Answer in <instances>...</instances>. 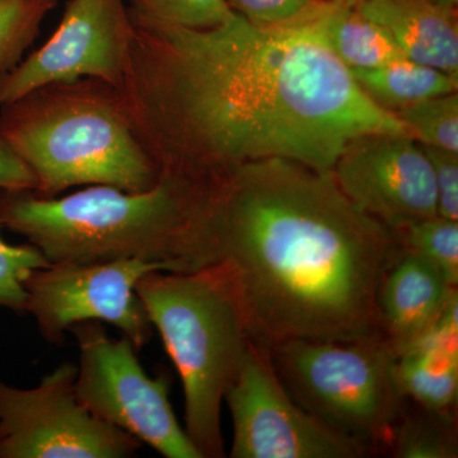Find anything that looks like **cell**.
Here are the masks:
<instances>
[{
  "mask_svg": "<svg viewBox=\"0 0 458 458\" xmlns=\"http://www.w3.org/2000/svg\"><path fill=\"white\" fill-rule=\"evenodd\" d=\"M327 2L278 26L233 13L207 30L128 7L131 42L117 90L157 170L205 179L284 158L327 172L360 135L412 138L331 49L322 26Z\"/></svg>",
  "mask_w": 458,
  "mask_h": 458,
  "instance_id": "obj_1",
  "label": "cell"
},
{
  "mask_svg": "<svg viewBox=\"0 0 458 458\" xmlns=\"http://www.w3.org/2000/svg\"><path fill=\"white\" fill-rule=\"evenodd\" d=\"M205 221L214 264L265 351L381 334L377 292L400 243L333 172L284 158L234 165L214 177Z\"/></svg>",
  "mask_w": 458,
  "mask_h": 458,
  "instance_id": "obj_2",
  "label": "cell"
},
{
  "mask_svg": "<svg viewBox=\"0 0 458 458\" xmlns=\"http://www.w3.org/2000/svg\"><path fill=\"white\" fill-rule=\"evenodd\" d=\"M213 177L159 172L152 189L89 185L64 198L0 189V225L54 262L140 259L189 273L214 264L205 208Z\"/></svg>",
  "mask_w": 458,
  "mask_h": 458,
  "instance_id": "obj_3",
  "label": "cell"
},
{
  "mask_svg": "<svg viewBox=\"0 0 458 458\" xmlns=\"http://www.w3.org/2000/svg\"><path fill=\"white\" fill-rule=\"evenodd\" d=\"M0 135L35 174L38 197L82 185L140 192L159 179L119 90L98 78L45 84L0 105Z\"/></svg>",
  "mask_w": 458,
  "mask_h": 458,
  "instance_id": "obj_4",
  "label": "cell"
},
{
  "mask_svg": "<svg viewBox=\"0 0 458 458\" xmlns=\"http://www.w3.org/2000/svg\"><path fill=\"white\" fill-rule=\"evenodd\" d=\"M135 292L179 370L189 438L203 458L225 457L222 403L251 343L227 276L216 264L150 271Z\"/></svg>",
  "mask_w": 458,
  "mask_h": 458,
  "instance_id": "obj_5",
  "label": "cell"
},
{
  "mask_svg": "<svg viewBox=\"0 0 458 458\" xmlns=\"http://www.w3.org/2000/svg\"><path fill=\"white\" fill-rule=\"evenodd\" d=\"M271 363L292 399L366 454L391 447L408 397L396 354L384 336L349 342L292 340L273 346Z\"/></svg>",
  "mask_w": 458,
  "mask_h": 458,
  "instance_id": "obj_6",
  "label": "cell"
},
{
  "mask_svg": "<svg viewBox=\"0 0 458 458\" xmlns=\"http://www.w3.org/2000/svg\"><path fill=\"white\" fill-rule=\"evenodd\" d=\"M80 345L75 391L95 417L131 434L167 458H203L180 426L170 403V381L152 378L131 340H114L101 322L75 324Z\"/></svg>",
  "mask_w": 458,
  "mask_h": 458,
  "instance_id": "obj_7",
  "label": "cell"
},
{
  "mask_svg": "<svg viewBox=\"0 0 458 458\" xmlns=\"http://www.w3.org/2000/svg\"><path fill=\"white\" fill-rule=\"evenodd\" d=\"M71 361L31 390L0 382V458H123L140 439L92 414L75 391Z\"/></svg>",
  "mask_w": 458,
  "mask_h": 458,
  "instance_id": "obj_8",
  "label": "cell"
},
{
  "mask_svg": "<svg viewBox=\"0 0 458 458\" xmlns=\"http://www.w3.org/2000/svg\"><path fill=\"white\" fill-rule=\"evenodd\" d=\"M150 271L165 269L140 259L54 262L26 279V312L51 344H62L65 331L75 324L98 321L119 328L140 351L153 335V325L135 284Z\"/></svg>",
  "mask_w": 458,
  "mask_h": 458,
  "instance_id": "obj_9",
  "label": "cell"
},
{
  "mask_svg": "<svg viewBox=\"0 0 458 458\" xmlns=\"http://www.w3.org/2000/svg\"><path fill=\"white\" fill-rule=\"evenodd\" d=\"M233 420L232 458H358L366 451L301 408L269 352L254 342L225 396Z\"/></svg>",
  "mask_w": 458,
  "mask_h": 458,
  "instance_id": "obj_10",
  "label": "cell"
},
{
  "mask_svg": "<svg viewBox=\"0 0 458 458\" xmlns=\"http://www.w3.org/2000/svg\"><path fill=\"white\" fill-rule=\"evenodd\" d=\"M131 22L125 0H71L44 47L0 74V105L57 82L98 78L122 86Z\"/></svg>",
  "mask_w": 458,
  "mask_h": 458,
  "instance_id": "obj_11",
  "label": "cell"
},
{
  "mask_svg": "<svg viewBox=\"0 0 458 458\" xmlns=\"http://www.w3.org/2000/svg\"><path fill=\"white\" fill-rule=\"evenodd\" d=\"M331 172L358 209L391 231L438 216L432 165L408 135H360L344 147Z\"/></svg>",
  "mask_w": 458,
  "mask_h": 458,
  "instance_id": "obj_12",
  "label": "cell"
},
{
  "mask_svg": "<svg viewBox=\"0 0 458 458\" xmlns=\"http://www.w3.org/2000/svg\"><path fill=\"white\" fill-rule=\"evenodd\" d=\"M454 298L457 288L436 267L400 246L377 292L379 331L396 357L432 327Z\"/></svg>",
  "mask_w": 458,
  "mask_h": 458,
  "instance_id": "obj_13",
  "label": "cell"
},
{
  "mask_svg": "<svg viewBox=\"0 0 458 458\" xmlns=\"http://www.w3.org/2000/svg\"><path fill=\"white\" fill-rule=\"evenodd\" d=\"M393 36L405 56L458 80L457 5L439 0H354Z\"/></svg>",
  "mask_w": 458,
  "mask_h": 458,
  "instance_id": "obj_14",
  "label": "cell"
},
{
  "mask_svg": "<svg viewBox=\"0 0 458 458\" xmlns=\"http://www.w3.org/2000/svg\"><path fill=\"white\" fill-rule=\"evenodd\" d=\"M397 382L408 400L454 417L458 396V297L396 357Z\"/></svg>",
  "mask_w": 458,
  "mask_h": 458,
  "instance_id": "obj_15",
  "label": "cell"
},
{
  "mask_svg": "<svg viewBox=\"0 0 458 458\" xmlns=\"http://www.w3.org/2000/svg\"><path fill=\"white\" fill-rule=\"evenodd\" d=\"M322 26L331 49L351 71L408 59L393 36L361 13L354 0H328Z\"/></svg>",
  "mask_w": 458,
  "mask_h": 458,
  "instance_id": "obj_16",
  "label": "cell"
},
{
  "mask_svg": "<svg viewBox=\"0 0 458 458\" xmlns=\"http://www.w3.org/2000/svg\"><path fill=\"white\" fill-rule=\"evenodd\" d=\"M360 89L377 107L394 114L424 99L457 92L452 75L409 59L370 69H352Z\"/></svg>",
  "mask_w": 458,
  "mask_h": 458,
  "instance_id": "obj_17",
  "label": "cell"
},
{
  "mask_svg": "<svg viewBox=\"0 0 458 458\" xmlns=\"http://www.w3.org/2000/svg\"><path fill=\"white\" fill-rule=\"evenodd\" d=\"M426 414H409L403 409L394 437V456L403 458L457 457L454 417L426 409ZM391 445V447H393Z\"/></svg>",
  "mask_w": 458,
  "mask_h": 458,
  "instance_id": "obj_18",
  "label": "cell"
},
{
  "mask_svg": "<svg viewBox=\"0 0 458 458\" xmlns=\"http://www.w3.org/2000/svg\"><path fill=\"white\" fill-rule=\"evenodd\" d=\"M403 249L426 259L448 284H458V221L436 216L393 231Z\"/></svg>",
  "mask_w": 458,
  "mask_h": 458,
  "instance_id": "obj_19",
  "label": "cell"
},
{
  "mask_svg": "<svg viewBox=\"0 0 458 458\" xmlns=\"http://www.w3.org/2000/svg\"><path fill=\"white\" fill-rule=\"evenodd\" d=\"M59 0H0V74L22 62Z\"/></svg>",
  "mask_w": 458,
  "mask_h": 458,
  "instance_id": "obj_20",
  "label": "cell"
},
{
  "mask_svg": "<svg viewBox=\"0 0 458 458\" xmlns=\"http://www.w3.org/2000/svg\"><path fill=\"white\" fill-rule=\"evenodd\" d=\"M420 146L458 153V93L424 99L394 114Z\"/></svg>",
  "mask_w": 458,
  "mask_h": 458,
  "instance_id": "obj_21",
  "label": "cell"
},
{
  "mask_svg": "<svg viewBox=\"0 0 458 458\" xmlns=\"http://www.w3.org/2000/svg\"><path fill=\"white\" fill-rule=\"evenodd\" d=\"M148 16L192 30L213 29L233 16L225 0H129Z\"/></svg>",
  "mask_w": 458,
  "mask_h": 458,
  "instance_id": "obj_22",
  "label": "cell"
},
{
  "mask_svg": "<svg viewBox=\"0 0 458 458\" xmlns=\"http://www.w3.org/2000/svg\"><path fill=\"white\" fill-rule=\"evenodd\" d=\"M0 225V231H2ZM51 262L32 243L9 245L0 233V306L26 312V279L33 270L49 267Z\"/></svg>",
  "mask_w": 458,
  "mask_h": 458,
  "instance_id": "obj_23",
  "label": "cell"
},
{
  "mask_svg": "<svg viewBox=\"0 0 458 458\" xmlns=\"http://www.w3.org/2000/svg\"><path fill=\"white\" fill-rule=\"evenodd\" d=\"M324 0H225L228 7L259 27L278 26L303 16Z\"/></svg>",
  "mask_w": 458,
  "mask_h": 458,
  "instance_id": "obj_24",
  "label": "cell"
},
{
  "mask_svg": "<svg viewBox=\"0 0 458 458\" xmlns=\"http://www.w3.org/2000/svg\"><path fill=\"white\" fill-rule=\"evenodd\" d=\"M420 147L432 165L438 216L458 221V153L441 148Z\"/></svg>",
  "mask_w": 458,
  "mask_h": 458,
  "instance_id": "obj_25",
  "label": "cell"
},
{
  "mask_svg": "<svg viewBox=\"0 0 458 458\" xmlns=\"http://www.w3.org/2000/svg\"><path fill=\"white\" fill-rule=\"evenodd\" d=\"M36 188L38 181L35 174L0 135V189L35 191Z\"/></svg>",
  "mask_w": 458,
  "mask_h": 458,
  "instance_id": "obj_26",
  "label": "cell"
},
{
  "mask_svg": "<svg viewBox=\"0 0 458 458\" xmlns=\"http://www.w3.org/2000/svg\"><path fill=\"white\" fill-rule=\"evenodd\" d=\"M439 2L448 3V4L457 5L458 0H439Z\"/></svg>",
  "mask_w": 458,
  "mask_h": 458,
  "instance_id": "obj_27",
  "label": "cell"
}]
</instances>
